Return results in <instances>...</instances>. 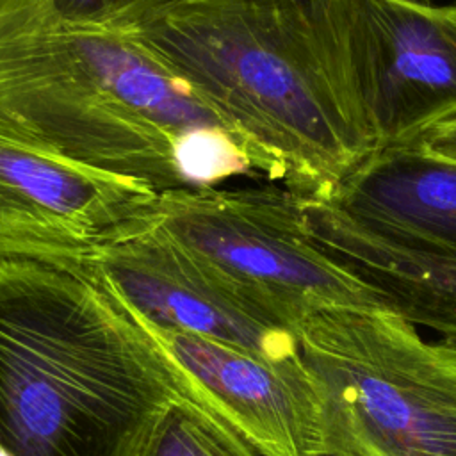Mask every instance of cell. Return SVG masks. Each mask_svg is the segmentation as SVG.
<instances>
[{
  "label": "cell",
  "instance_id": "3",
  "mask_svg": "<svg viewBox=\"0 0 456 456\" xmlns=\"http://www.w3.org/2000/svg\"><path fill=\"white\" fill-rule=\"evenodd\" d=\"M182 397L134 321L82 271L0 260V445L139 456Z\"/></svg>",
  "mask_w": 456,
  "mask_h": 456
},
{
  "label": "cell",
  "instance_id": "5",
  "mask_svg": "<svg viewBox=\"0 0 456 456\" xmlns=\"http://www.w3.org/2000/svg\"><path fill=\"white\" fill-rule=\"evenodd\" d=\"M114 232L175 248L296 333L324 308L385 305L314 242L301 201L287 189L164 191Z\"/></svg>",
  "mask_w": 456,
  "mask_h": 456
},
{
  "label": "cell",
  "instance_id": "17",
  "mask_svg": "<svg viewBox=\"0 0 456 456\" xmlns=\"http://www.w3.org/2000/svg\"><path fill=\"white\" fill-rule=\"evenodd\" d=\"M322 456H328V454H322Z\"/></svg>",
  "mask_w": 456,
  "mask_h": 456
},
{
  "label": "cell",
  "instance_id": "11",
  "mask_svg": "<svg viewBox=\"0 0 456 456\" xmlns=\"http://www.w3.org/2000/svg\"><path fill=\"white\" fill-rule=\"evenodd\" d=\"M139 456H264L246 438L187 397L159 420Z\"/></svg>",
  "mask_w": 456,
  "mask_h": 456
},
{
  "label": "cell",
  "instance_id": "13",
  "mask_svg": "<svg viewBox=\"0 0 456 456\" xmlns=\"http://www.w3.org/2000/svg\"><path fill=\"white\" fill-rule=\"evenodd\" d=\"M59 7L57 0H0V28L16 23L21 16Z\"/></svg>",
  "mask_w": 456,
  "mask_h": 456
},
{
  "label": "cell",
  "instance_id": "9",
  "mask_svg": "<svg viewBox=\"0 0 456 456\" xmlns=\"http://www.w3.org/2000/svg\"><path fill=\"white\" fill-rule=\"evenodd\" d=\"M78 271L123 312L153 326L269 358L301 354L294 330L151 237L114 232L82 260Z\"/></svg>",
  "mask_w": 456,
  "mask_h": 456
},
{
  "label": "cell",
  "instance_id": "16",
  "mask_svg": "<svg viewBox=\"0 0 456 456\" xmlns=\"http://www.w3.org/2000/svg\"><path fill=\"white\" fill-rule=\"evenodd\" d=\"M0 456H11V454H9V452L0 445Z\"/></svg>",
  "mask_w": 456,
  "mask_h": 456
},
{
  "label": "cell",
  "instance_id": "15",
  "mask_svg": "<svg viewBox=\"0 0 456 456\" xmlns=\"http://www.w3.org/2000/svg\"><path fill=\"white\" fill-rule=\"evenodd\" d=\"M139 2H142V0H105V14H103L102 18L110 16V14H116V12L126 9V7L134 5V4H139ZM102 18H100V20H102Z\"/></svg>",
  "mask_w": 456,
  "mask_h": 456
},
{
  "label": "cell",
  "instance_id": "6",
  "mask_svg": "<svg viewBox=\"0 0 456 456\" xmlns=\"http://www.w3.org/2000/svg\"><path fill=\"white\" fill-rule=\"evenodd\" d=\"M340 94L372 153L456 116V4L324 0Z\"/></svg>",
  "mask_w": 456,
  "mask_h": 456
},
{
  "label": "cell",
  "instance_id": "10",
  "mask_svg": "<svg viewBox=\"0 0 456 456\" xmlns=\"http://www.w3.org/2000/svg\"><path fill=\"white\" fill-rule=\"evenodd\" d=\"M321 203L381 242L456 260V162L411 146L379 150Z\"/></svg>",
  "mask_w": 456,
  "mask_h": 456
},
{
  "label": "cell",
  "instance_id": "7",
  "mask_svg": "<svg viewBox=\"0 0 456 456\" xmlns=\"http://www.w3.org/2000/svg\"><path fill=\"white\" fill-rule=\"evenodd\" d=\"M155 189L71 159L0 114V260L78 269Z\"/></svg>",
  "mask_w": 456,
  "mask_h": 456
},
{
  "label": "cell",
  "instance_id": "8",
  "mask_svg": "<svg viewBox=\"0 0 456 456\" xmlns=\"http://www.w3.org/2000/svg\"><path fill=\"white\" fill-rule=\"evenodd\" d=\"M126 315L153 346L182 395L264 456L324 454L319 399L301 354L269 358Z\"/></svg>",
  "mask_w": 456,
  "mask_h": 456
},
{
  "label": "cell",
  "instance_id": "1",
  "mask_svg": "<svg viewBox=\"0 0 456 456\" xmlns=\"http://www.w3.org/2000/svg\"><path fill=\"white\" fill-rule=\"evenodd\" d=\"M96 21L185 84L297 198L326 200L372 153L337 84L324 0H142Z\"/></svg>",
  "mask_w": 456,
  "mask_h": 456
},
{
  "label": "cell",
  "instance_id": "2",
  "mask_svg": "<svg viewBox=\"0 0 456 456\" xmlns=\"http://www.w3.org/2000/svg\"><path fill=\"white\" fill-rule=\"evenodd\" d=\"M0 114L157 192L262 175L249 146L175 75L118 32L61 9L0 30Z\"/></svg>",
  "mask_w": 456,
  "mask_h": 456
},
{
  "label": "cell",
  "instance_id": "12",
  "mask_svg": "<svg viewBox=\"0 0 456 456\" xmlns=\"http://www.w3.org/2000/svg\"><path fill=\"white\" fill-rule=\"evenodd\" d=\"M431 157L456 162V116L440 121L424 134H420L411 144Z\"/></svg>",
  "mask_w": 456,
  "mask_h": 456
},
{
  "label": "cell",
  "instance_id": "14",
  "mask_svg": "<svg viewBox=\"0 0 456 456\" xmlns=\"http://www.w3.org/2000/svg\"><path fill=\"white\" fill-rule=\"evenodd\" d=\"M61 12L69 20L96 21L105 14V0H57Z\"/></svg>",
  "mask_w": 456,
  "mask_h": 456
},
{
  "label": "cell",
  "instance_id": "4",
  "mask_svg": "<svg viewBox=\"0 0 456 456\" xmlns=\"http://www.w3.org/2000/svg\"><path fill=\"white\" fill-rule=\"evenodd\" d=\"M387 305L331 306L297 330L328 456H456V347Z\"/></svg>",
  "mask_w": 456,
  "mask_h": 456
}]
</instances>
